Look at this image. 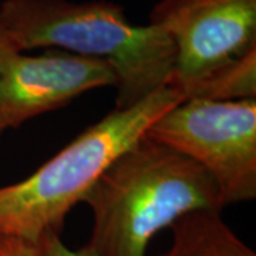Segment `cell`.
<instances>
[{
  "label": "cell",
  "instance_id": "1",
  "mask_svg": "<svg viewBox=\"0 0 256 256\" xmlns=\"http://www.w3.org/2000/svg\"><path fill=\"white\" fill-rule=\"evenodd\" d=\"M0 44L18 52L38 47L98 58L117 77L116 108H127L170 86L175 48L164 28L136 26L111 2L4 0L0 4Z\"/></svg>",
  "mask_w": 256,
  "mask_h": 256
},
{
  "label": "cell",
  "instance_id": "3",
  "mask_svg": "<svg viewBox=\"0 0 256 256\" xmlns=\"http://www.w3.org/2000/svg\"><path fill=\"white\" fill-rule=\"evenodd\" d=\"M185 100L164 86L127 108H114L23 181L0 186V238L40 242L60 234L66 218L122 152L164 112Z\"/></svg>",
  "mask_w": 256,
  "mask_h": 256
},
{
  "label": "cell",
  "instance_id": "6",
  "mask_svg": "<svg viewBox=\"0 0 256 256\" xmlns=\"http://www.w3.org/2000/svg\"><path fill=\"white\" fill-rule=\"evenodd\" d=\"M117 86L110 64L48 48L38 56L0 44V136L100 87Z\"/></svg>",
  "mask_w": 256,
  "mask_h": 256
},
{
  "label": "cell",
  "instance_id": "4",
  "mask_svg": "<svg viewBox=\"0 0 256 256\" xmlns=\"http://www.w3.org/2000/svg\"><path fill=\"white\" fill-rule=\"evenodd\" d=\"M150 23L174 43L184 98H256V0H160Z\"/></svg>",
  "mask_w": 256,
  "mask_h": 256
},
{
  "label": "cell",
  "instance_id": "7",
  "mask_svg": "<svg viewBox=\"0 0 256 256\" xmlns=\"http://www.w3.org/2000/svg\"><path fill=\"white\" fill-rule=\"evenodd\" d=\"M171 229V246L161 256H256L222 220L220 210L190 212Z\"/></svg>",
  "mask_w": 256,
  "mask_h": 256
},
{
  "label": "cell",
  "instance_id": "9",
  "mask_svg": "<svg viewBox=\"0 0 256 256\" xmlns=\"http://www.w3.org/2000/svg\"><path fill=\"white\" fill-rule=\"evenodd\" d=\"M40 242L18 238H0V256H38Z\"/></svg>",
  "mask_w": 256,
  "mask_h": 256
},
{
  "label": "cell",
  "instance_id": "2",
  "mask_svg": "<svg viewBox=\"0 0 256 256\" xmlns=\"http://www.w3.org/2000/svg\"><path fill=\"white\" fill-rule=\"evenodd\" d=\"M82 202L92 214L84 246L96 256H146L151 239L184 215L225 208L201 165L146 136L104 171Z\"/></svg>",
  "mask_w": 256,
  "mask_h": 256
},
{
  "label": "cell",
  "instance_id": "5",
  "mask_svg": "<svg viewBox=\"0 0 256 256\" xmlns=\"http://www.w3.org/2000/svg\"><path fill=\"white\" fill-rule=\"evenodd\" d=\"M146 137L201 165L224 206L256 198V100L185 98L156 120Z\"/></svg>",
  "mask_w": 256,
  "mask_h": 256
},
{
  "label": "cell",
  "instance_id": "8",
  "mask_svg": "<svg viewBox=\"0 0 256 256\" xmlns=\"http://www.w3.org/2000/svg\"><path fill=\"white\" fill-rule=\"evenodd\" d=\"M38 256H96L88 248L82 246L80 249H70L64 245L60 234L48 232L40 239V255Z\"/></svg>",
  "mask_w": 256,
  "mask_h": 256
}]
</instances>
